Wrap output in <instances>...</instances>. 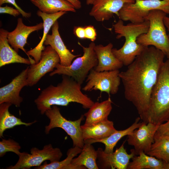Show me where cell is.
<instances>
[{"label":"cell","instance_id":"cell-35","mask_svg":"<svg viewBox=\"0 0 169 169\" xmlns=\"http://www.w3.org/2000/svg\"><path fill=\"white\" fill-rule=\"evenodd\" d=\"M74 34L81 39H85L84 27L75 26L73 29Z\"/></svg>","mask_w":169,"mask_h":169},{"label":"cell","instance_id":"cell-8","mask_svg":"<svg viewBox=\"0 0 169 169\" xmlns=\"http://www.w3.org/2000/svg\"><path fill=\"white\" fill-rule=\"evenodd\" d=\"M45 114L49 119V124L45 127V132L47 134L52 129L60 128L64 130L72 139L73 146L82 148L84 145L81 123L84 119V115L74 121L68 120L63 116L60 109L57 105H54L47 110Z\"/></svg>","mask_w":169,"mask_h":169},{"label":"cell","instance_id":"cell-34","mask_svg":"<svg viewBox=\"0 0 169 169\" xmlns=\"http://www.w3.org/2000/svg\"><path fill=\"white\" fill-rule=\"evenodd\" d=\"M156 133L160 135L169 136V120L160 125Z\"/></svg>","mask_w":169,"mask_h":169},{"label":"cell","instance_id":"cell-26","mask_svg":"<svg viewBox=\"0 0 169 169\" xmlns=\"http://www.w3.org/2000/svg\"><path fill=\"white\" fill-rule=\"evenodd\" d=\"M42 12L51 14L61 11L75 12V8L66 0H30Z\"/></svg>","mask_w":169,"mask_h":169},{"label":"cell","instance_id":"cell-5","mask_svg":"<svg viewBox=\"0 0 169 169\" xmlns=\"http://www.w3.org/2000/svg\"><path fill=\"white\" fill-rule=\"evenodd\" d=\"M166 14L160 10L150 11L146 18L149 22L147 32L141 34L137 42L146 47L153 46L159 49L169 58V38L167 34L164 19Z\"/></svg>","mask_w":169,"mask_h":169},{"label":"cell","instance_id":"cell-22","mask_svg":"<svg viewBox=\"0 0 169 169\" xmlns=\"http://www.w3.org/2000/svg\"><path fill=\"white\" fill-rule=\"evenodd\" d=\"M97 152L92 144L84 143L79 155L74 158L67 169H98Z\"/></svg>","mask_w":169,"mask_h":169},{"label":"cell","instance_id":"cell-3","mask_svg":"<svg viewBox=\"0 0 169 169\" xmlns=\"http://www.w3.org/2000/svg\"><path fill=\"white\" fill-rule=\"evenodd\" d=\"M113 26L115 33L117 34L116 38L120 39L124 37L125 41L120 48H113L112 53L123 65L128 66L146 47L138 44L137 39L139 36L147 32L149 22L146 20L141 23H131L124 25L123 21L120 19Z\"/></svg>","mask_w":169,"mask_h":169},{"label":"cell","instance_id":"cell-20","mask_svg":"<svg viewBox=\"0 0 169 169\" xmlns=\"http://www.w3.org/2000/svg\"><path fill=\"white\" fill-rule=\"evenodd\" d=\"M8 32L0 29V67L12 63H19L31 64L29 59L19 55L9 45L8 39Z\"/></svg>","mask_w":169,"mask_h":169},{"label":"cell","instance_id":"cell-27","mask_svg":"<svg viewBox=\"0 0 169 169\" xmlns=\"http://www.w3.org/2000/svg\"><path fill=\"white\" fill-rule=\"evenodd\" d=\"M11 103H4L0 104V138L3 137V133L7 129L13 128L18 125L29 126L36 123V120L29 123L23 121L22 120L11 114L9 111Z\"/></svg>","mask_w":169,"mask_h":169},{"label":"cell","instance_id":"cell-4","mask_svg":"<svg viewBox=\"0 0 169 169\" xmlns=\"http://www.w3.org/2000/svg\"><path fill=\"white\" fill-rule=\"evenodd\" d=\"M148 119L159 125L169 120V58L164 62L153 88Z\"/></svg>","mask_w":169,"mask_h":169},{"label":"cell","instance_id":"cell-29","mask_svg":"<svg viewBox=\"0 0 169 169\" xmlns=\"http://www.w3.org/2000/svg\"><path fill=\"white\" fill-rule=\"evenodd\" d=\"M82 148L77 146H73L69 149L67 152V157L64 160L50 162L47 163L44 161L43 164L36 167V169H66V167L70 165L74 157L81 152Z\"/></svg>","mask_w":169,"mask_h":169},{"label":"cell","instance_id":"cell-36","mask_svg":"<svg viewBox=\"0 0 169 169\" xmlns=\"http://www.w3.org/2000/svg\"><path fill=\"white\" fill-rule=\"evenodd\" d=\"M71 4L74 7L75 9H79L81 7V4L79 0H66Z\"/></svg>","mask_w":169,"mask_h":169},{"label":"cell","instance_id":"cell-12","mask_svg":"<svg viewBox=\"0 0 169 169\" xmlns=\"http://www.w3.org/2000/svg\"><path fill=\"white\" fill-rule=\"evenodd\" d=\"M159 126L151 122L146 124L143 121L138 128L127 136L128 144L134 147L136 155H139L142 152L146 154L149 151Z\"/></svg>","mask_w":169,"mask_h":169},{"label":"cell","instance_id":"cell-16","mask_svg":"<svg viewBox=\"0 0 169 169\" xmlns=\"http://www.w3.org/2000/svg\"><path fill=\"white\" fill-rule=\"evenodd\" d=\"M51 28L52 34L47 35L44 44L50 45L55 50L59 57V64L61 65L69 66L75 58L80 56L81 55H74L67 48L60 35L57 20L53 24Z\"/></svg>","mask_w":169,"mask_h":169},{"label":"cell","instance_id":"cell-30","mask_svg":"<svg viewBox=\"0 0 169 169\" xmlns=\"http://www.w3.org/2000/svg\"><path fill=\"white\" fill-rule=\"evenodd\" d=\"M21 148L19 143L14 140L2 139L0 141V157H3L8 152H12L19 156L22 153L20 151Z\"/></svg>","mask_w":169,"mask_h":169},{"label":"cell","instance_id":"cell-14","mask_svg":"<svg viewBox=\"0 0 169 169\" xmlns=\"http://www.w3.org/2000/svg\"><path fill=\"white\" fill-rule=\"evenodd\" d=\"M29 66L23 70L8 84L0 88V104L8 103L19 107L23 101L20 92L25 86H28L27 77Z\"/></svg>","mask_w":169,"mask_h":169},{"label":"cell","instance_id":"cell-6","mask_svg":"<svg viewBox=\"0 0 169 169\" xmlns=\"http://www.w3.org/2000/svg\"><path fill=\"white\" fill-rule=\"evenodd\" d=\"M78 44L83 49V55L77 57L69 66H64L58 64L55 69L50 73V76L56 74L66 75L82 84L90 71L97 65L98 60L94 50L95 45L94 42H91L88 47L79 42Z\"/></svg>","mask_w":169,"mask_h":169},{"label":"cell","instance_id":"cell-23","mask_svg":"<svg viewBox=\"0 0 169 169\" xmlns=\"http://www.w3.org/2000/svg\"><path fill=\"white\" fill-rule=\"evenodd\" d=\"M112 101L110 97L103 101L94 102L84 114L85 125H90L108 120L112 110Z\"/></svg>","mask_w":169,"mask_h":169},{"label":"cell","instance_id":"cell-37","mask_svg":"<svg viewBox=\"0 0 169 169\" xmlns=\"http://www.w3.org/2000/svg\"><path fill=\"white\" fill-rule=\"evenodd\" d=\"M164 22L165 27L167 29L168 31V35L169 38V17L166 16L164 19Z\"/></svg>","mask_w":169,"mask_h":169},{"label":"cell","instance_id":"cell-17","mask_svg":"<svg viewBox=\"0 0 169 169\" xmlns=\"http://www.w3.org/2000/svg\"><path fill=\"white\" fill-rule=\"evenodd\" d=\"M66 13V12L61 11L54 13L48 14L43 13L39 10L38 11L37 15L42 18L43 22V33L42 37L38 44L34 48L27 52L31 64L39 62L41 58L42 52L45 48L44 46V43L48 33L57 19Z\"/></svg>","mask_w":169,"mask_h":169},{"label":"cell","instance_id":"cell-31","mask_svg":"<svg viewBox=\"0 0 169 169\" xmlns=\"http://www.w3.org/2000/svg\"><path fill=\"white\" fill-rule=\"evenodd\" d=\"M85 39L90 40L94 42L97 37V33L95 29L92 25H88L84 27Z\"/></svg>","mask_w":169,"mask_h":169},{"label":"cell","instance_id":"cell-15","mask_svg":"<svg viewBox=\"0 0 169 169\" xmlns=\"http://www.w3.org/2000/svg\"><path fill=\"white\" fill-rule=\"evenodd\" d=\"M136 0H95L89 15L98 22L111 18L126 3H135Z\"/></svg>","mask_w":169,"mask_h":169},{"label":"cell","instance_id":"cell-7","mask_svg":"<svg viewBox=\"0 0 169 169\" xmlns=\"http://www.w3.org/2000/svg\"><path fill=\"white\" fill-rule=\"evenodd\" d=\"M156 10L169 14V0H136L134 3L125 4L118 16L123 21L141 23L151 11Z\"/></svg>","mask_w":169,"mask_h":169},{"label":"cell","instance_id":"cell-25","mask_svg":"<svg viewBox=\"0 0 169 169\" xmlns=\"http://www.w3.org/2000/svg\"><path fill=\"white\" fill-rule=\"evenodd\" d=\"M127 169H169V163L147 155L144 152L134 156Z\"/></svg>","mask_w":169,"mask_h":169},{"label":"cell","instance_id":"cell-11","mask_svg":"<svg viewBox=\"0 0 169 169\" xmlns=\"http://www.w3.org/2000/svg\"><path fill=\"white\" fill-rule=\"evenodd\" d=\"M60 62L58 54L50 45H48L42 51L39 62L29 67L28 86H32L36 84L46 74L53 71Z\"/></svg>","mask_w":169,"mask_h":169},{"label":"cell","instance_id":"cell-18","mask_svg":"<svg viewBox=\"0 0 169 169\" xmlns=\"http://www.w3.org/2000/svg\"><path fill=\"white\" fill-rule=\"evenodd\" d=\"M43 28V23H40L33 26H27L23 23L22 18H19L15 28L12 31L8 32V39L9 44L17 52L19 49L24 51L28 56L27 52L24 48L27 43V39L32 32Z\"/></svg>","mask_w":169,"mask_h":169},{"label":"cell","instance_id":"cell-32","mask_svg":"<svg viewBox=\"0 0 169 169\" xmlns=\"http://www.w3.org/2000/svg\"><path fill=\"white\" fill-rule=\"evenodd\" d=\"M5 3H9L13 5L16 9L19 11L23 17L28 18L31 16V13H27L23 11L17 5L15 0H0V6Z\"/></svg>","mask_w":169,"mask_h":169},{"label":"cell","instance_id":"cell-1","mask_svg":"<svg viewBox=\"0 0 169 169\" xmlns=\"http://www.w3.org/2000/svg\"><path fill=\"white\" fill-rule=\"evenodd\" d=\"M165 56L162 52L154 46L146 47L127 69L119 74L125 98L132 103L141 119L146 124L152 92Z\"/></svg>","mask_w":169,"mask_h":169},{"label":"cell","instance_id":"cell-21","mask_svg":"<svg viewBox=\"0 0 169 169\" xmlns=\"http://www.w3.org/2000/svg\"><path fill=\"white\" fill-rule=\"evenodd\" d=\"M81 126L84 141L105 138L116 130L113 122L108 119L90 125H83Z\"/></svg>","mask_w":169,"mask_h":169},{"label":"cell","instance_id":"cell-13","mask_svg":"<svg viewBox=\"0 0 169 169\" xmlns=\"http://www.w3.org/2000/svg\"><path fill=\"white\" fill-rule=\"evenodd\" d=\"M125 142L110 154L105 152L102 148H98L97 151L99 168L127 169L130 160L136 155L134 149L131 150V154L127 153L124 145Z\"/></svg>","mask_w":169,"mask_h":169},{"label":"cell","instance_id":"cell-33","mask_svg":"<svg viewBox=\"0 0 169 169\" xmlns=\"http://www.w3.org/2000/svg\"><path fill=\"white\" fill-rule=\"evenodd\" d=\"M0 13L8 14L15 17L18 16L21 14L18 9L8 6L7 5L3 7L0 6Z\"/></svg>","mask_w":169,"mask_h":169},{"label":"cell","instance_id":"cell-9","mask_svg":"<svg viewBox=\"0 0 169 169\" xmlns=\"http://www.w3.org/2000/svg\"><path fill=\"white\" fill-rule=\"evenodd\" d=\"M63 156L60 149L54 148L51 144L45 145L40 150L33 147L30 154L23 152L18 156L19 159L15 165L7 167L8 169H29L32 167H38L47 160L50 162L59 161Z\"/></svg>","mask_w":169,"mask_h":169},{"label":"cell","instance_id":"cell-19","mask_svg":"<svg viewBox=\"0 0 169 169\" xmlns=\"http://www.w3.org/2000/svg\"><path fill=\"white\" fill-rule=\"evenodd\" d=\"M113 45L109 43L106 46L96 45L94 50L98 64L94 69L98 72L119 70L123 65L114 55L112 52Z\"/></svg>","mask_w":169,"mask_h":169},{"label":"cell","instance_id":"cell-2","mask_svg":"<svg viewBox=\"0 0 169 169\" xmlns=\"http://www.w3.org/2000/svg\"><path fill=\"white\" fill-rule=\"evenodd\" d=\"M81 85L72 78L63 75L60 82L56 86L51 84L43 90L34 102L42 115L53 105L67 106L71 102L78 103L84 108L89 109L94 102L82 92Z\"/></svg>","mask_w":169,"mask_h":169},{"label":"cell","instance_id":"cell-28","mask_svg":"<svg viewBox=\"0 0 169 169\" xmlns=\"http://www.w3.org/2000/svg\"><path fill=\"white\" fill-rule=\"evenodd\" d=\"M146 154L169 163V136L155 133L154 142Z\"/></svg>","mask_w":169,"mask_h":169},{"label":"cell","instance_id":"cell-10","mask_svg":"<svg viewBox=\"0 0 169 169\" xmlns=\"http://www.w3.org/2000/svg\"><path fill=\"white\" fill-rule=\"evenodd\" d=\"M119 70L98 72L94 69L90 72L82 90L85 91L99 90L109 95L116 94L119 90L121 79Z\"/></svg>","mask_w":169,"mask_h":169},{"label":"cell","instance_id":"cell-24","mask_svg":"<svg viewBox=\"0 0 169 169\" xmlns=\"http://www.w3.org/2000/svg\"><path fill=\"white\" fill-rule=\"evenodd\" d=\"M140 119V117H137L133 123L127 129L123 130H116L105 138L97 140H88L84 141V143L92 144L96 142L102 143L105 146L104 150L105 152L107 154L112 153L114 147L121 139L124 136L131 135L135 130L138 128L142 124L143 121L139 122Z\"/></svg>","mask_w":169,"mask_h":169},{"label":"cell","instance_id":"cell-38","mask_svg":"<svg viewBox=\"0 0 169 169\" xmlns=\"http://www.w3.org/2000/svg\"><path fill=\"white\" fill-rule=\"evenodd\" d=\"M95 0H86V3L87 5H93Z\"/></svg>","mask_w":169,"mask_h":169}]
</instances>
